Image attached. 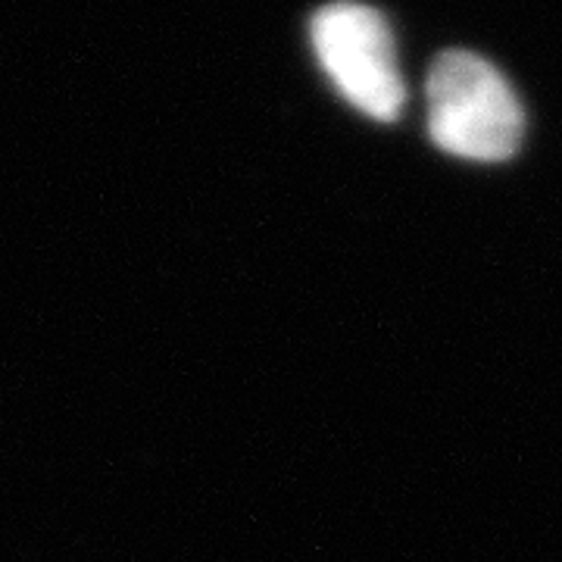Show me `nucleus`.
Wrapping results in <instances>:
<instances>
[{"mask_svg":"<svg viewBox=\"0 0 562 562\" xmlns=\"http://www.w3.org/2000/svg\"><path fill=\"white\" fill-rule=\"evenodd\" d=\"M522 103L491 63L447 50L428 72V135L462 160H509L522 144Z\"/></svg>","mask_w":562,"mask_h":562,"instance_id":"obj_1","label":"nucleus"},{"mask_svg":"<svg viewBox=\"0 0 562 562\" xmlns=\"http://www.w3.org/2000/svg\"><path fill=\"white\" fill-rule=\"evenodd\" d=\"M313 47L328 79L366 116L394 122L406 101L391 29L379 10L353 0L328 3L313 16Z\"/></svg>","mask_w":562,"mask_h":562,"instance_id":"obj_2","label":"nucleus"}]
</instances>
